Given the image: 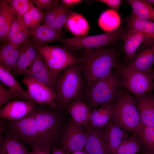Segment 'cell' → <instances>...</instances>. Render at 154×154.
I'll use <instances>...</instances> for the list:
<instances>
[{
    "label": "cell",
    "instance_id": "obj_5",
    "mask_svg": "<svg viewBox=\"0 0 154 154\" xmlns=\"http://www.w3.org/2000/svg\"><path fill=\"white\" fill-rule=\"evenodd\" d=\"M124 88L122 81L115 71L99 80L85 94L87 103L92 109L102 105L114 103Z\"/></svg>",
    "mask_w": 154,
    "mask_h": 154
},
{
    "label": "cell",
    "instance_id": "obj_13",
    "mask_svg": "<svg viewBox=\"0 0 154 154\" xmlns=\"http://www.w3.org/2000/svg\"><path fill=\"white\" fill-rule=\"evenodd\" d=\"M126 64L131 68L137 71L152 70L154 65V41L144 42L137 50L133 60Z\"/></svg>",
    "mask_w": 154,
    "mask_h": 154
},
{
    "label": "cell",
    "instance_id": "obj_27",
    "mask_svg": "<svg viewBox=\"0 0 154 154\" xmlns=\"http://www.w3.org/2000/svg\"><path fill=\"white\" fill-rule=\"evenodd\" d=\"M125 27L137 30L143 34L149 40L154 41V22L139 19L132 13L123 22Z\"/></svg>",
    "mask_w": 154,
    "mask_h": 154
},
{
    "label": "cell",
    "instance_id": "obj_18",
    "mask_svg": "<svg viewBox=\"0 0 154 154\" xmlns=\"http://www.w3.org/2000/svg\"><path fill=\"white\" fill-rule=\"evenodd\" d=\"M134 98L143 125L154 126V93L135 96Z\"/></svg>",
    "mask_w": 154,
    "mask_h": 154
},
{
    "label": "cell",
    "instance_id": "obj_7",
    "mask_svg": "<svg viewBox=\"0 0 154 154\" xmlns=\"http://www.w3.org/2000/svg\"><path fill=\"white\" fill-rule=\"evenodd\" d=\"M36 46L48 68L57 78L66 69L80 63L77 57L59 46Z\"/></svg>",
    "mask_w": 154,
    "mask_h": 154
},
{
    "label": "cell",
    "instance_id": "obj_26",
    "mask_svg": "<svg viewBox=\"0 0 154 154\" xmlns=\"http://www.w3.org/2000/svg\"><path fill=\"white\" fill-rule=\"evenodd\" d=\"M76 37L88 35L90 26L82 15L73 11L69 15L64 26Z\"/></svg>",
    "mask_w": 154,
    "mask_h": 154
},
{
    "label": "cell",
    "instance_id": "obj_40",
    "mask_svg": "<svg viewBox=\"0 0 154 154\" xmlns=\"http://www.w3.org/2000/svg\"><path fill=\"white\" fill-rule=\"evenodd\" d=\"M55 0H32L34 4L36 5L37 7L42 11L44 10L45 11L49 10L54 5Z\"/></svg>",
    "mask_w": 154,
    "mask_h": 154
},
{
    "label": "cell",
    "instance_id": "obj_42",
    "mask_svg": "<svg viewBox=\"0 0 154 154\" xmlns=\"http://www.w3.org/2000/svg\"><path fill=\"white\" fill-rule=\"evenodd\" d=\"M51 148L46 147H38L33 149L29 154H50Z\"/></svg>",
    "mask_w": 154,
    "mask_h": 154
},
{
    "label": "cell",
    "instance_id": "obj_37",
    "mask_svg": "<svg viewBox=\"0 0 154 154\" xmlns=\"http://www.w3.org/2000/svg\"><path fill=\"white\" fill-rule=\"evenodd\" d=\"M27 29L28 28L25 26L22 18L16 17L11 27L6 41H8L21 31Z\"/></svg>",
    "mask_w": 154,
    "mask_h": 154
},
{
    "label": "cell",
    "instance_id": "obj_4",
    "mask_svg": "<svg viewBox=\"0 0 154 154\" xmlns=\"http://www.w3.org/2000/svg\"><path fill=\"white\" fill-rule=\"evenodd\" d=\"M127 29L123 22L117 29L112 32L90 36L62 37L59 41L69 52L81 50L116 46L119 40H121L122 36Z\"/></svg>",
    "mask_w": 154,
    "mask_h": 154
},
{
    "label": "cell",
    "instance_id": "obj_6",
    "mask_svg": "<svg viewBox=\"0 0 154 154\" xmlns=\"http://www.w3.org/2000/svg\"><path fill=\"white\" fill-rule=\"evenodd\" d=\"M115 69L122 81L124 88L134 96H141L154 90L153 69L147 71H137L122 62Z\"/></svg>",
    "mask_w": 154,
    "mask_h": 154
},
{
    "label": "cell",
    "instance_id": "obj_43",
    "mask_svg": "<svg viewBox=\"0 0 154 154\" xmlns=\"http://www.w3.org/2000/svg\"><path fill=\"white\" fill-rule=\"evenodd\" d=\"M82 0H62L61 3L65 6L70 8L76 5L80 4Z\"/></svg>",
    "mask_w": 154,
    "mask_h": 154
},
{
    "label": "cell",
    "instance_id": "obj_16",
    "mask_svg": "<svg viewBox=\"0 0 154 154\" xmlns=\"http://www.w3.org/2000/svg\"><path fill=\"white\" fill-rule=\"evenodd\" d=\"M38 50L32 38H29L21 47L18 59L12 74L15 77L25 75L32 66L36 57Z\"/></svg>",
    "mask_w": 154,
    "mask_h": 154
},
{
    "label": "cell",
    "instance_id": "obj_32",
    "mask_svg": "<svg viewBox=\"0 0 154 154\" xmlns=\"http://www.w3.org/2000/svg\"><path fill=\"white\" fill-rule=\"evenodd\" d=\"M140 149L141 145L138 137L133 134L121 143L114 154H136Z\"/></svg>",
    "mask_w": 154,
    "mask_h": 154
},
{
    "label": "cell",
    "instance_id": "obj_10",
    "mask_svg": "<svg viewBox=\"0 0 154 154\" xmlns=\"http://www.w3.org/2000/svg\"><path fill=\"white\" fill-rule=\"evenodd\" d=\"M22 82L27 86L33 104L47 106L53 109L58 107L57 95L52 89L30 77L25 76Z\"/></svg>",
    "mask_w": 154,
    "mask_h": 154
},
{
    "label": "cell",
    "instance_id": "obj_12",
    "mask_svg": "<svg viewBox=\"0 0 154 154\" xmlns=\"http://www.w3.org/2000/svg\"><path fill=\"white\" fill-rule=\"evenodd\" d=\"M25 76L43 83L56 92L58 78L50 70L38 51L32 66Z\"/></svg>",
    "mask_w": 154,
    "mask_h": 154
},
{
    "label": "cell",
    "instance_id": "obj_29",
    "mask_svg": "<svg viewBox=\"0 0 154 154\" xmlns=\"http://www.w3.org/2000/svg\"><path fill=\"white\" fill-rule=\"evenodd\" d=\"M121 18L118 13L111 9L107 10L100 15L98 24L105 32H110L117 29L121 24Z\"/></svg>",
    "mask_w": 154,
    "mask_h": 154
},
{
    "label": "cell",
    "instance_id": "obj_46",
    "mask_svg": "<svg viewBox=\"0 0 154 154\" xmlns=\"http://www.w3.org/2000/svg\"><path fill=\"white\" fill-rule=\"evenodd\" d=\"M73 154H86L82 152H76V153H74Z\"/></svg>",
    "mask_w": 154,
    "mask_h": 154
},
{
    "label": "cell",
    "instance_id": "obj_9",
    "mask_svg": "<svg viewBox=\"0 0 154 154\" xmlns=\"http://www.w3.org/2000/svg\"><path fill=\"white\" fill-rule=\"evenodd\" d=\"M32 114L43 141L51 148L52 143L57 139L60 133V123L58 116L53 112L46 110H35Z\"/></svg>",
    "mask_w": 154,
    "mask_h": 154
},
{
    "label": "cell",
    "instance_id": "obj_22",
    "mask_svg": "<svg viewBox=\"0 0 154 154\" xmlns=\"http://www.w3.org/2000/svg\"><path fill=\"white\" fill-rule=\"evenodd\" d=\"M21 45L6 41L0 46V63L11 73L16 64Z\"/></svg>",
    "mask_w": 154,
    "mask_h": 154
},
{
    "label": "cell",
    "instance_id": "obj_21",
    "mask_svg": "<svg viewBox=\"0 0 154 154\" xmlns=\"http://www.w3.org/2000/svg\"><path fill=\"white\" fill-rule=\"evenodd\" d=\"M106 142L111 154H114L121 143L128 138L127 131L111 121L103 128Z\"/></svg>",
    "mask_w": 154,
    "mask_h": 154
},
{
    "label": "cell",
    "instance_id": "obj_38",
    "mask_svg": "<svg viewBox=\"0 0 154 154\" xmlns=\"http://www.w3.org/2000/svg\"><path fill=\"white\" fill-rule=\"evenodd\" d=\"M30 36L29 29L21 31L8 41L16 44L22 45L26 43Z\"/></svg>",
    "mask_w": 154,
    "mask_h": 154
},
{
    "label": "cell",
    "instance_id": "obj_17",
    "mask_svg": "<svg viewBox=\"0 0 154 154\" xmlns=\"http://www.w3.org/2000/svg\"><path fill=\"white\" fill-rule=\"evenodd\" d=\"M87 139L84 150L87 154H111L102 129L86 128Z\"/></svg>",
    "mask_w": 154,
    "mask_h": 154
},
{
    "label": "cell",
    "instance_id": "obj_2",
    "mask_svg": "<svg viewBox=\"0 0 154 154\" xmlns=\"http://www.w3.org/2000/svg\"><path fill=\"white\" fill-rule=\"evenodd\" d=\"M113 104L111 121L116 125L138 137L143 125L134 98L124 88Z\"/></svg>",
    "mask_w": 154,
    "mask_h": 154
},
{
    "label": "cell",
    "instance_id": "obj_31",
    "mask_svg": "<svg viewBox=\"0 0 154 154\" xmlns=\"http://www.w3.org/2000/svg\"><path fill=\"white\" fill-rule=\"evenodd\" d=\"M145 154H154V126H143L137 137Z\"/></svg>",
    "mask_w": 154,
    "mask_h": 154
},
{
    "label": "cell",
    "instance_id": "obj_24",
    "mask_svg": "<svg viewBox=\"0 0 154 154\" xmlns=\"http://www.w3.org/2000/svg\"><path fill=\"white\" fill-rule=\"evenodd\" d=\"M0 80L2 83L8 87L20 99L32 103L31 99L28 91L23 88L11 73L1 63Z\"/></svg>",
    "mask_w": 154,
    "mask_h": 154
},
{
    "label": "cell",
    "instance_id": "obj_45",
    "mask_svg": "<svg viewBox=\"0 0 154 154\" xmlns=\"http://www.w3.org/2000/svg\"><path fill=\"white\" fill-rule=\"evenodd\" d=\"M144 1L152 6L154 5V0H144Z\"/></svg>",
    "mask_w": 154,
    "mask_h": 154
},
{
    "label": "cell",
    "instance_id": "obj_33",
    "mask_svg": "<svg viewBox=\"0 0 154 154\" xmlns=\"http://www.w3.org/2000/svg\"><path fill=\"white\" fill-rule=\"evenodd\" d=\"M16 17L22 18L34 6L32 0H7Z\"/></svg>",
    "mask_w": 154,
    "mask_h": 154
},
{
    "label": "cell",
    "instance_id": "obj_1",
    "mask_svg": "<svg viewBox=\"0 0 154 154\" xmlns=\"http://www.w3.org/2000/svg\"><path fill=\"white\" fill-rule=\"evenodd\" d=\"M84 80V94L99 80L113 71L122 63L117 46L77 50Z\"/></svg>",
    "mask_w": 154,
    "mask_h": 154
},
{
    "label": "cell",
    "instance_id": "obj_11",
    "mask_svg": "<svg viewBox=\"0 0 154 154\" xmlns=\"http://www.w3.org/2000/svg\"><path fill=\"white\" fill-rule=\"evenodd\" d=\"M86 128L72 120L66 127L61 141V149L73 153L84 149L87 139Z\"/></svg>",
    "mask_w": 154,
    "mask_h": 154
},
{
    "label": "cell",
    "instance_id": "obj_30",
    "mask_svg": "<svg viewBox=\"0 0 154 154\" xmlns=\"http://www.w3.org/2000/svg\"><path fill=\"white\" fill-rule=\"evenodd\" d=\"M30 153L20 141L9 136L0 143V154H29Z\"/></svg>",
    "mask_w": 154,
    "mask_h": 154
},
{
    "label": "cell",
    "instance_id": "obj_36",
    "mask_svg": "<svg viewBox=\"0 0 154 154\" xmlns=\"http://www.w3.org/2000/svg\"><path fill=\"white\" fill-rule=\"evenodd\" d=\"M60 0H55L54 5L49 11H45L42 25L47 26L55 18L60 12L62 4Z\"/></svg>",
    "mask_w": 154,
    "mask_h": 154
},
{
    "label": "cell",
    "instance_id": "obj_47",
    "mask_svg": "<svg viewBox=\"0 0 154 154\" xmlns=\"http://www.w3.org/2000/svg\"><path fill=\"white\" fill-rule=\"evenodd\" d=\"M153 72H154V68H153Z\"/></svg>",
    "mask_w": 154,
    "mask_h": 154
},
{
    "label": "cell",
    "instance_id": "obj_8",
    "mask_svg": "<svg viewBox=\"0 0 154 154\" xmlns=\"http://www.w3.org/2000/svg\"><path fill=\"white\" fill-rule=\"evenodd\" d=\"M10 135L27 144L33 149L38 147L50 148L43 141L32 113L22 119L10 121Z\"/></svg>",
    "mask_w": 154,
    "mask_h": 154
},
{
    "label": "cell",
    "instance_id": "obj_20",
    "mask_svg": "<svg viewBox=\"0 0 154 154\" xmlns=\"http://www.w3.org/2000/svg\"><path fill=\"white\" fill-rule=\"evenodd\" d=\"M29 31L36 46H46L51 42L59 41L62 35V32L43 25L35 29H29Z\"/></svg>",
    "mask_w": 154,
    "mask_h": 154
},
{
    "label": "cell",
    "instance_id": "obj_35",
    "mask_svg": "<svg viewBox=\"0 0 154 154\" xmlns=\"http://www.w3.org/2000/svg\"><path fill=\"white\" fill-rule=\"evenodd\" d=\"M20 98L9 89L0 83V108L14 100Z\"/></svg>",
    "mask_w": 154,
    "mask_h": 154
},
{
    "label": "cell",
    "instance_id": "obj_3",
    "mask_svg": "<svg viewBox=\"0 0 154 154\" xmlns=\"http://www.w3.org/2000/svg\"><path fill=\"white\" fill-rule=\"evenodd\" d=\"M84 86L80 63L64 70L59 76L57 84L58 107L66 108L70 103L81 98Z\"/></svg>",
    "mask_w": 154,
    "mask_h": 154
},
{
    "label": "cell",
    "instance_id": "obj_28",
    "mask_svg": "<svg viewBox=\"0 0 154 154\" xmlns=\"http://www.w3.org/2000/svg\"><path fill=\"white\" fill-rule=\"evenodd\" d=\"M131 7L132 13L138 18L154 22V8L144 0L126 1Z\"/></svg>",
    "mask_w": 154,
    "mask_h": 154
},
{
    "label": "cell",
    "instance_id": "obj_15",
    "mask_svg": "<svg viewBox=\"0 0 154 154\" xmlns=\"http://www.w3.org/2000/svg\"><path fill=\"white\" fill-rule=\"evenodd\" d=\"M121 40L123 42L122 50L124 54L122 62L127 64L133 60L137 50L144 42L151 40L140 32L127 28L122 35Z\"/></svg>",
    "mask_w": 154,
    "mask_h": 154
},
{
    "label": "cell",
    "instance_id": "obj_41",
    "mask_svg": "<svg viewBox=\"0 0 154 154\" xmlns=\"http://www.w3.org/2000/svg\"><path fill=\"white\" fill-rule=\"evenodd\" d=\"M98 2L107 5L111 9L118 13L122 3L121 0H98Z\"/></svg>",
    "mask_w": 154,
    "mask_h": 154
},
{
    "label": "cell",
    "instance_id": "obj_19",
    "mask_svg": "<svg viewBox=\"0 0 154 154\" xmlns=\"http://www.w3.org/2000/svg\"><path fill=\"white\" fill-rule=\"evenodd\" d=\"M66 109L73 121L86 128L89 127L93 109L87 103L82 100V98L70 103Z\"/></svg>",
    "mask_w": 154,
    "mask_h": 154
},
{
    "label": "cell",
    "instance_id": "obj_14",
    "mask_svg": "<svg viewBox=\"0 0 154 154\" xmlns=\"http://www.w3.org/2000/svg\"><path fill=\"white\" fill-rule=\"evenodd\" d=\"M35 109V105L30 102L18 100L12 101L0 108V117L13 121L22 119Z\"/></svg>",
    "mask_w": 154,
    "mask_h": 154
},
{
    "label": "cell",
    "instance_id": "obj_23",
    "mask_svg": "<svg viewBox=\"0 0 154 154\" xmlns=\"http://www.w3.org/2000/svg\"><path fill=\"white\" fill-rule=\"evenodd\" d=\"M113 104H104L93 109L88 127L103 128L111 121L114 110Z\"/></svg>",
    "mask_w": 154,
    "mask_h": 154
},
{
    "label": "cell",
    "instance_id": "obj_25",
    "mask_svg": "<svg viewBox=\"0 0 154 154\" xmlns=\"http://www.w3.org/2000/svg\"><path fill=\"white\" fill-rule=\"evenodd\" d=\"M16 18L7 0L0 1V40L6 41L11 27Z\"/></svg>",
    "mask_w": 154,
    "mask_h": 154
},
{
    "label": "cell",
    "instance_id": "obj_34",
    "mask_svg": "<svg viewBox=\"0 0 154 154\" xmlns=\"http://www.w3.org/2000/svg\"><path fill=\"white\" fill-rule=\"evenodd\" d=\"M62 4L61 9L58 14L47 26L61 32H62V28L64 26L69 15L73 11L72 8Z\"/></svg>",
    "mask_w": 154,
    "mask_h": 154
},
{
    "label": "cell",
    "instance_id": "obj_39",
    "mask_svg": "<svg viewBox=\"0 0 154 154\" xmlns=\"http://www.w3.org/2000/svg\"><path fill=\"white\" fill-rule=\"evenodd\" d=\"M29 11L31 19L36 28L39 26L40 23L42 22L44 17V13L35 6Z\"/></svg>",
    "mask_w": 154,
    "mask_h": 154
},
{
    "label": "cell",
    "instance_id": "obj_44",
    "mask_svg": "<svg viewBox=\"0 0 154 154\" xmlns=\"http://www.w3.org/2000/svg\"><path fill=\"white\" fill-rule=\"evenodd\" d=\"M51 154H66L61 149H58L55 147H52L51 149Z\"/></svg>",
    "mask_w": 154,
    "mask_h": 154
}]
</instances>
